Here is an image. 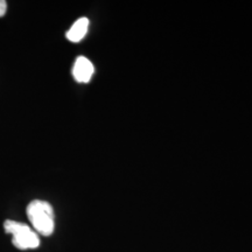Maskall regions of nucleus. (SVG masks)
Returning <instances> with one entry per match:
<instances>
[{
    "label": "nucleus",
    "instance_id": "obj_1",
    "mask_svg": "<svg viewBox=\"0 0 252 252\" xmlns=\"http://www.w3.org/2000/svg\"><path fill=\"white\" fill-rule=\"evenodd\" d=\"M27 216L36 234L50 236L54 232V210L46 201L34 200L28 204Z\"/></svg>",
    "mask_w": 252,
    "mask_h": 252
},
{
    "label": "nucleus",
    "instance_id": "obj_4",
    "mask_svg": "<svg viewBox=\"0 0 252 252\" xmlns=\"http://www.w3.org/2000/svg\"><path fill=\"white\" fill-rule=\"evenodd\" d=\"M88 28H89V20L87 18L78 19L67 32V39L71 42H80L86 36Z\"/></svg>",
    "mask_w": 252,
    "mask_h": 252
},
{
    "label": "nucleus",
    "instance_id": "obj_3",
    "mask_svg": "<svg viewBox=\"0 0 252 252\" xmlns=\"http://www.w3.org/2000/svg\"><path fill=\"white\" fill-rule=\"evenodd\" d=\"M94 71V64L84 56H80L72 67V76L78 83H88L93 77Z\"/></svg>",
    "mask_w": 252,
    "mask_h": 252
},
{
    "label": "nucleus",
    "instance_id": "obj_2",
    "mask_svg": "<svg viewBox=\"0 0 252 252\" xmlns=\"http://www.w3.org/2000/svg\"><path fill=\"white\" fill-rule=\"evenodd\" d=\"M4 228L6 234L12 235V243L19 250L36 249L40 245V238L36 232L24 223L7 220Z\"/></svg>",
    "mask_w": 252,
    "mask_h": 252
},
{
    "label": "nucleus",
    "instance_id": "obj_5",
    "mask_svg": "<svg viewBox=\"0 0 252 252\" xmlns=\"http://www.w3.org/2000/svg\"><path fill=\"white\" fill-rule=\"evenodd\" d=\"M6 8H7V4H6V1H4V0H0V18L5 15Z\"/></svg>",
    "mask_w": 252,
    "mask_h": 252
}]
</instances>
